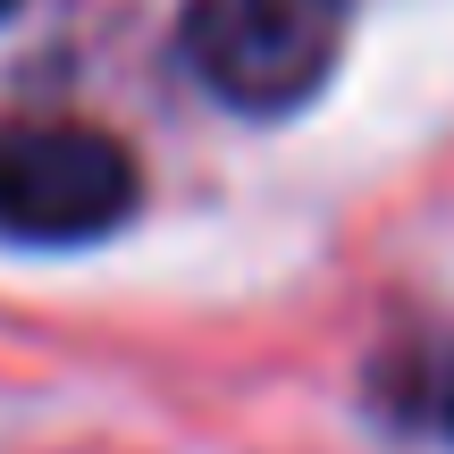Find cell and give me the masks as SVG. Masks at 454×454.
Masks as SVG:
<instances>
[{
    "label": "cell",
    "instance_id": "2",
    "mask_svg": "<svg viewBox=\"0 0 454 454\" xmlns=\"http://www.w3.org/2000/svg\"><path fill=\"white\" fill-rule=\"evenodd\" d=\"M135 152L76 118H0V236L9 244H93L127 227Z\"/></svg>",
    "mask_w": 454,
    "mask_h": 454
},
{
    "label": "cell",
    "instance_id": "1",
    "mask_svg": "<svg viewBox=\"0 0 454 454\" xmlns=\"http://www.w3.org/2000/svg\"><path fill=\"white\" fill-rule=\"evenodd\" d=\"M345 43V0H194L177 51L194 84L244 118H286L328 84Z\"/></svg>",
    "mask_w": 454,
    "mask_h": 454
},
{
    "label": "cell",
    "instance_id": "3",
    "mask_svg": "<svg viewBox=\"0 0 454 454\" xmlns=\"http://www.w3.org/2000/svg\"><path fill=\"white\" fill-rule=\"evenodd\" d=\"M0 17H17V0H0Z\"/></svg>",
    "mask_w": 454,
    "mask_h": 454
}]
</instances>
